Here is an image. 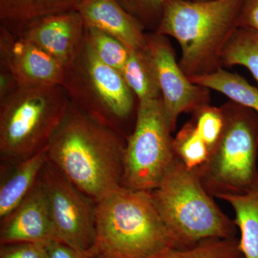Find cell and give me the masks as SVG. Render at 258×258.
<instances>
[{"mask_svg":"<svg viewBox=\"0 0 258 258\" xmlns=\"http://www.w3.org/2000/svg\"><path fill=\"white\" fill-rule=\"evenodd\" d=\"M85 38L100 60L121 71L130 54V50L121 42L106 32L87 26Z\"/></svg>","mask_w":258,"mask_h":258,"instance_id":"cell-22","label":"cell"},{"mask_svg":"<svg viewBox=\"0 0 258 258\" xmlns=\"http://www.w3.org/2000/svg\"><path fill=\"white\" fill-rule=\"evenodd\" d=\"M48 161L47 147L22 160L1 161L0 220L20 205L33 189Z\"/></svg>","mask_w":258,"mask_h":258,"instance_id":"cell-15","label":"cell"},{"mask_svg":"<svg viewBox=\"0 0 258 258\" xmlns=\"http://www.w3.org/2000/svg\"><path fill=\"white\" fill-rule=\"evenodd\" d=\"M1 68L13 74L19 86H62L64 68L45 51L1 26Z\"/></svg>","mask_w":258,"mask_h":258,"instance_id":"cell-11","label":"cell"},{"mask_svg":"<svg viewBox=\"0 0 258 258\" xmlns=\"http://www.w3.org/2000/svg\"><path fill=\"white\" fill-rule=\"evenodd\" d=\"M120 74L139 102L161 98L157 79L144 49L130 51Z\"/></svg>","mask_w":258,"mask_h":258,"instance_id":"cell-19","label":"cell"},{"mask_svg":"<svg viewBox=\"0 0 258 258\" xmlns=\"http://www.w3.org/2000/svg\"><path fill=\"white\" fill-rule=\"evenodd\" d=\"M194 1H200V0H194Z\"/></svg>","mask_w":258,"mask_h":258,"instance_id":"cell-31","label":"cell"},{"mask_svg":"<svg viewBox=\"0 0 258 258\" xmlns=\"http://www.w3.org/2000/svg\"><path fill=\"white\" fill-rule=\"evenodd\" d=\"M0 258H47L46 245L32 242L0 244Z\"/></svg>","mask_w":258,"mask_h":258,"instance_id":"cell-26","label":"cell"},{"mask_svg":"<svg viewBox=\"0 0 258 258\" xmlns=\"http://www.w3.org/2000/svg\"><path fill=\"white\" fill-rule=\"evenodd\" d=\"M96 246L113 258H155L176 248L150 191L120 186L96 203Z\"/></svg>","mask_w":258,"mask_h":258,"instance_id":"cell-3","label":"cell"},{"mask_svg":"<svg viewBox=\"0 0 258 258\" xmlns=\"http://www.w3.org/2000/svg\"><path fill=\"white\" fill-rule=\"evenodd\" d=\"M77 11L85 25L109 34L130 51L143 50L147 32L118 0H80Z\"/></svg>","mask_w":258,"mask_h":258,"instance_id":"cell-14","label":"cell"},{"mask_svg":"<svg viewBox=\"0 0 258 258\" xmlns=\"http://www.w3.org/2000/svg\"><path fill=\"white\" fill-rule=\"evenodd\" d=\"M242 0H168L156 32L175 39L179 64L188 77L222 68L226 44L235 29Z\"/></svg>","mask_w":258,"mask_h":258,"instance_id":"cell-2","label":"cell"},{"mask_svg":"<svg viewBox=\"0 0 258 258\" xmlns=\"http://www.w3.org/2000/svg\"><path fill=\"white\" fill-rule=\"evenodd\" d=\"M85 35L82 17L77 10H71L36 19L16 36L45 51L66 69L79 53Z\"/></svg>","mask_w":258,"mask_h":258,"instance_id":"cell-12","label":"cell"},{"mask_svg":"<svg viewBox=\"0 0 258 258\" xmlns=\"http://www.w3.org/2000/svg\"><path fill=\"white\" fill-rule=\"evenodd\" d=\"M80 0H0L1 26L15 35L36 19L77 10Z\"/></svg>","mask_w":258,"mask_h":258,"instance_id":"cell-16","label":"cell"},{"mask_svg":"<svg viewBox=\"0 0 258 258\" xmlns=\"http://www.w3.org/2000/svg\"><path fill=\"white\" fill-rule=\"evenodd\" d=\"M151 195L176 248H189L214 239L235 238L234 220L214 202L198 173L176 158Z\"/></svg>","mask_w":258,"mask_h":258,"instance_id":"cell-4","label":"cell"},{"mask_svg":"<svg viewBox=\"0 0 258 258\" xmlns=\"http://www.w3.org/2000/svg\"><path fill=\"white\" fill-rule=\"evenodd\" d=\"M126 139L70 103L48 145V160L97 203L121 186Z\"/></svg>","mask_w":258,"mask_h":258,"instance_id":"cell-1","label":"cell"},{"mask_svg":"<svg viewBox=\"0 0 258 258\" xmlns=\"http://www.w3.org/2000/svg\"><path fill=\"white\" fill-rule=\"evenodd\" d=\"M221 63L225 67H245L258 84V32L236 28L222 52Z\"/></svg>","mask_w":258,"mask_h":258,"instance_id":"cell-20","label":"cell"},{"mask_svg":"<svg viewBox=\"0 0 258 258\" xmlns=\"http://www.w3.org/2000/svg\"><path fill=\"white\" fill-rule=\"evenodd\" d=\"M19 87L13 74L5 68H1L0 74V100L9 96Z\"/></svg>","mask_w":258,"mask_h":258,"instance_id":"cell-29","label":"cell"},{"mask_svg":"<svg viewBox=\"0 0 258 258\" xmlns=\"http://www.w3.org/2000/svg\"><path fill=\"white\" fill-rule=\"evenodd\" d=\"M195 84L222 93L241 106L258 114V88L249 84L240 75L220 69L212 74L189 78Z\"/></svg>","mask_w":258,"mask_h":258,"instance_id":"cell-18","label":"cell"},{"mask_svg":"<svg viewBox=\"0 0 258 258\" xmlns=\"http://www.w3.org/2000/svg\"><path fill=\"white\" fill-rule=\"evenodd\" d=\"M57 240L40 177L28 196L1 219L0 244L32 242L47 245Z\"/></svg>","mask_w":258,"mask_h":258,"instance_id":"cell-13","label":"cell"},{"mask_svg":"<svg viewBox=\"0 0 258 258\" xmlns=\"http://www.w3.org/2000/svg\"><path fill=\"white\" fill-rule=\"evenodd\" d=\"M172 129L162 99L139 102L135 126L126 139L121 186L152 191L176 159Z\"/></svg>","mask_w":258,"mask_h":258,"instance_id":"cell-8","label":"cell"},{"mask_svg":"<svg viewBox=\"0 0 258 258\" xmlns=\"http://www.w3.org/2000/svg\"><path fill=\"white\" fill-rule=\"evenodd\" d=\"M223 200L233 209L240 230L239 249L244 258H258V178L242 195H226Z\"/></svg>","mask_w":258,"mask_h":258,"instance_id":"cell-17","label":"cell"},{"mask_svg":"<svg viewBox=\"0 0 258 258\" xmlns=\"http://www.w3.org/2000/svg\"><path fill=\"white\" fill-rule=\"evenodd\" d=\"M70 103L62 86H19L0 100L1 161L22 160L46 148Z\"/></svg>","mask_w":258,"mask_h":258,"instance_id":"cell-5","label":"cell"},{"mask_svg":"<svg viewBox=\"0 0 258 258\" xmlns=\"http://www.w3.org/2000/svg\"><path fill=\"white\" fill-rule=\"evenodd\" d=\"M191 114V121L212 153L221 138L225 128V115L221 106L205 105Z\"/></svg>","mask_w":258,"mask_h":258,"instance_id":"cell-24","label":"cell"},{"mask_svg":"<svg viewBox=\"0 0 258 258\" xmlns=\"http://www.w3.org/2000/svg\"><path fill=\"white\" fill-rule=\"evenodd\" d=\"M225 128L206 165L198 173L212 198L242 195L258 178V114L229 101L221 106Z\"/></svg>","mask_w":258,"mask_h":258,"instance_id":"cell-6","label":"cell"},{"mask_svg":"<svg viewBox=\"0 0 258 258\" xmlns=\"http://www.w3.org/2000/svg\"><path fill=\"white\" fill-rule=\"evenodd\" d=\"M240 258H244L243 256H242V257H240Z\"/></svg>","mask_w":258,"mask_h":258,"instance_id":"cell-32","label":"cell"},{"mask_svg":"<svg viewBox=\"0 0 258 258\" xmlns=\"http://www.w3.org/2000/svg\"><path fill=\"white\" fill-rule=\"evenodd\" d=\"M127 12L143 25L156 31L168 0H118Z\"/></svg>","mask_w":258,"mask_h":258,"instance_id":"cell-25","label":"cell"},{"mask_svg":"<svg viewBox=\"0 0 258 258\" xmlns=\"http://www.w3.org/2000/svg\"><path fill=\"white\" fill-rule=\"evenodd\" d=\"M160 90L166 117L174 132L179 115L210 104L208 88L195 84L176 62L167 37L156 32L147 33L144 47Z\"/></svg>","mask_w":258,"mask_h":258,"instance_id":"cell-10","label":"cell"},{"mask_svg":"<svg viewBox=\"0 0 258 258\" xmlns=\"http://www.w3.org/2000/svg\"><path fill=\"white\" fill-rule=\"evenodd\" d=\"M40 181L57 240L77 250L92 249L96 239V203L49 160Z\"/></svg>","mask_w":258,"mask_h":258,"instance_id":"cell-9","label":"cell"},{"mask_svg":"<svg viewBox=\"0 0 258 258\" xmlns=\"http://www.w3.org/2000/svg\"><path fill=\"white\" fill-rule=\"evenodd\" d=\"M92 258H113L112 257H110V256L106 255V254L100 253V252H98L95 254L94 256Z\"/></svg>","mask_w":258,"mask_h":258,"instance_id":"cell-30","label":"cell"},{"mask_svg":"<svg viewBox=\"0 0 258 258\" xmlns=\"http://www.w3.org/2000/svg\"><path fill=\"white\" fill-rule=\"evenodd\" d=\"M62 86L80 110L128 138L123 128L133 113L135 96L120 71L100 60L86 38L64 69Z\"/></svg>","mask_w":258,"mask_h":258,"instance_id":"cell-7","label":"cell"},{"mask_svg":"<svg viewBox=\"0 0 258 258\" xmlns=\"http://www.w3.org/2000/svg\"><path fill=\"white\" fill-rule=\"evenodd\" d=\"M47 258H92L98 253L96 246L88 251H79L60 241H53L46 245Z\"/></svg>","mask_w":258,"mask_h":258,"instance_id":"cell-27","label":"cell"},{"mask_svg":"<svg viewBox=\"0 0 258 258\" xmlns=\"http://www.w3.org/2000/svg\"><path fill=\"white\" fill-rule=\"evenodd\" d=\"M173 148L176 159L188 169L198 173L206 165L211 154L191 120L185 123L174 137Z\"/></svg>","mask_w":258,"mask_h":258,"instance_id":"cell-21","label":"cell"},{"mask_svg":"<svg viewBox=\"0 0 258 258\" xmlns=\"http://www.w3.org/2000/svg\"><path fill=\"white\" fill-rule=\"evenodd\" d=\"M238 240L214 239L189 248L168 249L155 258H240Z\"/></svg>","mask_w":258,"mask_h":258,"instance_id":"cell-23","label":"cell"},{"mask_svg":"<svg viewBox=\"0 0 258 258\" xmlns=\"http://www.w3.org/2000/svg\"><path fill=\"white\" fill-rule=\"evenodd\" d=\"M237 26L258 32V0H242Z\"/></svg>","mask_w":258,"mask_h":258,"instance_id":"cell-28","label":"cell"}]
</instances>
